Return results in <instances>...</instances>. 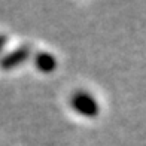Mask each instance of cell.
Listing matches in <instances>:
<instances>
[{
    "mask_svg": "<svg viewBox=\"0 0 146 146\" xmlns=\"http://www.w3.org/2000/svg\"><path fill=\"white\" fill-rule=\"evenodd\" d=\"M30 57V48L29 46H19V48L14 49L12 52H9L8 55H5L0 60V67L3 70H11L17 67V66L25 63Z\"/></svg>",
    "mask_w": 146,
    "mask_h": 146,
    "instance_id": "obj_2",
    "label": "cell"
},
{
    "mask_svg": "<svg viewBox=\"0 0 146 146\" xmlns=\"http://www.w3.org/2000/svg\"><path fill=\"white\" fill-rule=\"evenodd\" d=\"M5 43H6V39H5L3 36H0V52H2V49H3Z\"/></svg>",
    "mask_w": 146,
    "mask_h": 146,
    "instance_id": "obj_4",
    "label": "cell"
},
{
    "mask_svg": "<svg viewBox=\"0 0 146 146\" xmlns=\"http://www.w3.org/2000/svg\"><path fill=\"white\" fill-rule=\"evenodd\" d=\"M72 108L79 115L87 116V118H94L98 113V103L94 97L87 91H76L72 96Z\"/></svg>",
    "mask_w": 146,
    "mask_h": 146,
    "instance_id": "obj_1",
    "label": "cell"
},
{
    "mask_svg": "<svg viewBox=\"0 0 146 146\" xmlns=\"http://www.w3.org/2000/svg\"><path fill=\"white\" fill-rule=\"evenodd\" d=\"M35 64L40 72L51 73L57 67V60H55L54 55H51L49 52H39L35 57Z\"/></svg>",
    "mask_w": 146,
    "mask_h": 146,
    "instance_id": "obj_3",
    "label": "cell"
}]
</instances>
